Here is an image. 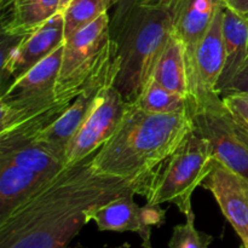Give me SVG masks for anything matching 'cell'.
<instances>
[{
  "mask_svg": "<svg viewBox=\"0 0 248 248\" xmlns=\"http://www.w3.org/2000/svg\"><path fill=\"white\" fill-rule=\"evenodd\" d=\"M53 176L28 171L9 160L0 159V220Z\"/></svg>",
  "mask_w": 248,
  "mask_h": 248,
  "instance_id": "obj_14",
  "label": "cell"
},
{
  "mask_svg": "<svg viewBox=\"0 0 248 248\" xmlns=\"http://www.w3.org/2000/svg\"><path fill=\"white\" fill-rule=\"evenodd\" d=\"M215 161L210 142L193 130L152 173L144 195L147 203H173L186 217L191 215V196L210 174Z\"/></svg>",
  "mask_w": 248,
  "mask_h": 248,
  "instance_id": "obj_4",
  "label": "cell"
},
{
  "mask_svg": "<svg viewBox=\"0 0 248 248\" xmlns=\"http://www.w3.org/2000/svg\"><path fill=\"white\" fill-rule=\"evenodd\" d=\"M236 91H248V58L242 65L241 70L236 74V77L232 79L228 89L223 93L227 92H236ZM222 93V94H223Z\"/></svg>",
  "mask_w": 248,
  "mask_h": 248,
  "instance_id": "obj_24",
  "label": "cell"
},
{
  "mask_svg": "<svg viewBox=\"0 0 248 248\" xmlns=\"http://www.w3.org/2000/svg\"><path fill=\"white\" fill-rule=\"evenodd\" d=\"M130 103L110 84L103 90L87 118L68 143L65 166L78 164L94 154L115 133Z\"/></svg>",
  "mask_w": 248,
  "mask_h": 248,
  "instance_id": "obj_8",
  "label": "cell"
},
{
  "mask_svg": "<svg viewBox=\"0 0 248 248\" xmlns=\"http://www.w3.org/2000/svg\"><path fill=\"white\" fill-rule=\"evenodd\" d=\"M119 69L120 57L118 55V44L115 40H111L101 62L86 80L72 104L50 126L41 131L35 140L64 157L65 161L68 143L92 110L99 94L106 87L115 82Z\"/></svg>",
  "mask_w": 248,
  "mask_h": 248,
  "instance_id": "obj_7",
  "label": "cell"
},
{
  "mask_svg": "<svg viewBox=\"0 0 248 248\" xmlns=\"http://www.w3.org/2000/svg\"><path fill=\"white\" fill-rule=\"evenodd\" d=\"M172 33L170 5L145 1L133 11L118 44L120 69L114 86L128 103H135L152 78L157 60Z\"/></svg>",
  "mask_w": 248,
  "mask_h": 248,
  "instance_id": "obj_3",
  "label": "cell"
},
{
  "mask_svg": "<svg viewBox=\"0 0 248 248\" xmlns=\"http://www.w3.org/2000/svg\"><path fill=\"white\" fill-rule=\"evenodd\" d=\"M116 2L118 0H72L63 11L65 38L98 18L104 12L110 11Z\"/></svg>",
  "mask_w": 248,
  "mask_h": 248,
  "instance_id": "obj_20",
  "label": "cell"
},
{
  "mask_svg": "<svg viewBox=\"0 0 248 248\" xmlns=\"http://www.w3.org/2000/svg\"><path fill=\"white\" fill-rule=\"evenodd\" d=\"M136 191H130L87 212V222H94L101 232H137L143 248H153L152 228L165 222V211L160 206L140 207L136 203Z\"/></svg>",
  "mask_w": 248,
  "mask_h": 248,
  "instance_id": "obj_9",
  "label": "cell"
},
{
  "mask_svg": "<svg viewBox=\"0 0 248 248\" xmlns=\"http://www.w3.org/2000/svg\"><path fill=\"white\" fill-rule=\"evenodd\" d=\"M223 11L224 2L218 7L210 29L196 48L189 110L203 99L220 96L217 87L225 64Z\"/></svg>",
  "mask_w": 248,
  "mask_h": 248,
  "instance_id": "obj_11",
  "label": "cell"
},
{
  "mask_svg": "<svg viewBox=\"0 0 248 248\" xmlns=\"http://www.w3.org/2000/svg\"><path fill=\"white\" fill-rule=\"evenodd\" d=\"M94 154L61 170L0 220V248H67L90 210L130 191L145 195L150 176L103 174L92 166Z\"/></svg>",
  "mask_w": 248,
  "mask_h": 248,
  "instance_id": "obj_1",
  "label": "cell"
},
{
  "mask_svg": "<svg viewBox=\"0 0 248 248\" xmlns=\"http://www.w3.org/2000/svg\"><path fill=\"white\" fill-rule=\"evenodd\" d=\"M135 103L145 110L161 114L183 113L188 111L190 107L189 99L186 96L161 86L153 78L147 82Z\"/></svg>",
  "mask_w": 248,
  "mask_h": 248,
  "instance_id": "obj_19",
  "label": "cell"
},
{
  "mask_svg": "<svg viewBox=\"0 0 248 248\" xmlns=\"http://www.w3.org/2000/svg\"><path fill=\"white\" fill-rule=\"evenodd\" d=\"M193 131L190 110L152 113L130 103L113 136L92 160L94 170L121 178L149 177Z\"/></svg>",
  "mask_w": 248,
  "mask_h": 248,
  "instance_id": "obj_2",
  "label": "cell"
},
{
  "mask_svg": "<svg viewBox=\"0 0 248 248\" xmlns=\"http://www.w3.org/2000/svg\"><path fill=\"white\" fill-rule=\"evenodd\" d=\"M0 159L28 171L43 174H57L65 167L64 157L35 138L0 142Z\"/></svg>",
  "mask_w": 248,
  "mask_h": 248,
  "instance_id": "obj_15",
  "label": "cell"
},
{
  "mask_svg": "<svg viewBox=\"0 0 248 248\" xmlns=\"http://www.w3.org/2000/svg\"><path fill=\"white\" fill-rule=\"evenodd\" d=\"M72 1V0H61L60 2V11L63 12L65 9H67V6L69 5V2Z\"/></svg>",
  "mask_w": 248,
  "mask_h": 248,
  "instance_id": "obj_26",
  "label": "cell"
},
{
  "mask_svg": "<svg viewBox=\"0 0 248 248\" xmlns=\"http://www.w3.org/2000/svg\"><path fill=\"white\" fill-rule=\"evenodd\" d=\"M201 186L215 196L222 213L241 240L240 248H248L247 179L215 161Z\"/></svg>",
  "mask_w": 248,
  "mask_h": 248,
  "instance_id": "obj_12",
  "label": "cell"
},
{
  "mask_svg": "<svg viewBox=\"0 0 248 248\" xmlns=\"http://www.w3.org/2000/svg\"><path fill=\"white\" fill-rule=\"evenodd\" d=\"M213 242V236L200 232L195 227V215L186 216V223L173 228L169 248H208Z\"/></svg>",
  "mask_w": 248,
  "mask_h": 248,
  "instance_id": "obj_21",
  "label": "cell"
},
{
  "mask_svg": "<svg viewBox=\"0 0 248 248\" xmlns=\"http://www.w3.org/2000/svg\"><path fill=\"white\" fill-rule=\"evenodd\" d=\"M247 21H248V19H247Z\"/></svg>",
  "mask_w": 248,
  "mask_h": 248,
  "instance_id": "obj_28",
  "label": "cell"
},
{
  "mask_svg": "<svg viewBox=\"0 0 248 248\" xmlns=\"http://www.w3.org/2000/svg\"><path fill=\"white\" fill-rule=\"evenodd\" d=\"M145 1H161V2H165V4H167V5H171L172 2L174 1V0H144L143 2H145ZM143 2H142V4H143Z\"/></svg>",
  "mask_w": 248,
  "mask_h": 248,
  "instance_id": "obj_27",
  "label": "cell"
},
{
  "mask_svg": "<svg viewBox=\"0 0 248 248\" xmlns=\"http://www.w3.org/2000/svg\"><path fill=\"white\" fill-rule=\"evenodd\" d=\"M61 0H14L9 17L2 19V34L21 38L31 33L60 11Z\"/></svg>",
  "mask_w": 248,
  "mask_h": 248,
  "instance_id": "obj_17",
  "label": "cell"
},
{
  "mask_svg": "<svg viewBox=\"0 0 248 248\" xmlns=\"http://www.w3.org/2000/svg\"><path fill=\"white\" fill-rule=\"evenodd\" d=\"M193 130L210 142L216 161L248 181V132L216 96L190 109Z\"/></svg>",
  "mask_w": 248,
  "mask_h": 248,
  "instance_id": "obj_6",
  "label": "cell"
},
{
  "mask_svg": "<svg viewBox=\"0 0 248 248\" xmlns=\"http://www.w3.org/2000/svg\"><path fill=\"white\" fill-rule=\"evenodd\" d=\"M222 4L223 0H174L170 5L172 31L182 43L186 52L190 93L196 48L210 29L216 12Z\"/></svg>",
  "mask_w": 248,
  "mask_h": 248,
  "instance_id": "obj_13",
  "label": "cell"
},
{
  "mask_svg": "<svg viewBox=\"0 0 248 248\" xmlns=\"http://www.w3.org/2000/svg\"><path fill=\"white\" fill-rule=\"evenodd\" d=\"M144 0H118L110 16L111 39H115L125 27L131 15Z\"/></svg>",
  "mask_w": 248,
  "mask_h": 248,
  "instance_id": "obj_23",
  "label": "cell"
},
{
  "mask_svg": "<svg viewBox=\"0 0 248 248\" xmlns=\"http://www.w3.org/2000/svg\"><path fill=\"white\" fill-rule=\"evenodd\" d=\"M220 97L228 111L248 132V91L227 92Z\"/></svg>",
  "mask_w": 248,
  "mask_h": 248,
  "instance_id": "obj_22",
  "label": "cell"
},
{
  "mask_svg": "<svg viewBox=\"0 0 248 248\" xmlns=\"http://www.w3.org/2000/svg\"><path fill=\"white\" fill-rule=\"evenodd\" d=\"M152 78L161 86L186 96L190 103V80L186 52L173 31L157 60Z\"/></svg>",
  "mask_w": 248,
  "mask_h": 248,
  "instance_id": "obj_18",
  "label": "cell"
},
{
  "mask_svg": "<svg viewBox=\"0 0 248 248\" xmlns=\"http://www.w3.org/2000/svg\"><path fill=\"white\" fill-rule=\"evenodd\" d=\"M64 15L57 12L38 29L17 38L6 51L2 50V80L11 84L64 43Z\"/></svg>",
  "mask_w": 248,
  "mask_h": 248,
  "instance_id": "obj_10",
  "label": "cell"
},
{
  "mask_svg": "<svg viewBox=\"0 0 248 248\" xmlns=\"http://www.w3.org/2000/svg\"><path fill=\"white\" fill-rule=\"evenodd\" d=\"M225 6L248 19V0H223Z\"/></svg>",
  "mask_w": 248,
  "mask_h": 248,
  "instance_id": "obj_25",
  "label": "cell"
},
{
  "mask_svg": "<svg viewBox=\"0 0 248 248\" xmlns=\"http://www.w3.org/2000/svg\"><path fill=\"white\" fill-rule=\"evenodd\" d=\"M223 35L225 46V64L218 82V92L222 94L248 58V21L224 5Z\"/></svg>",
  "mask_w": 248,
  "mask_h": 248,
  "instance_id": "obj_16",
  "label": "cell"
},
{
  "mask_svg": "<svg viewBox=\"0 0 248 248\" xmlns=\"http://www.w3.org/2000/svg\"><path fill=\"white\" fill-rule=\"evenodd\" d=\"M111 40L109 12H104L64 39L55 86V96L58 101L70 103L74 101L101 62Z\"/></svg>",
  "mask_w": 248,
  "mask_h": 248,
  "instance_id": "obj_5",
  "label": "cell"
}]
</instances>
